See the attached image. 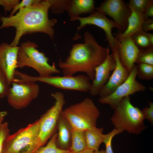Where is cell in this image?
I'll return each instance as SVG.
<instances>
[{
	"label": "cell",
	"mask_w": 153,
	"mask_h": 153,
	"mask_svg": "<svg viewBox=\"0 0 153 153\" xmlns=\"http://www.w3.org/2000/svg\"><path fill=\"white\" fill-rule=\"evenodd\" d=\"M51 3V0H41L37 3L20 9L13 16L0 17L2 23L0 29L12 27L15 28V36L10 44V46H17L21 37L27 34L43 33L53 39V27L57 20L48 18Z\"/></svg>",
	"instance_id": "cell-1"
},
{
	"label": "cell",
	"mask_w": 153,
	"mask_h": 153,
	"mask_svg": "<svg viewBox=\"0 0 153 153\" xmlns=\"http://www.w3.org/2000/svg\"><path fill=\"white\" fill-rule=\"evenodd\" d=\"M84 38L83 43L73 45L69 55L64 61L60 60L58 65L63 75H73L78 72H83L92 81L95 68L105 60L110 52V48L99 45L89 32L84 33Z\"/></svg>",
	"instance_id": "cell-2"
},
{
	"label": "cell",
	"mask_w": 153,
	"mask_h": 153,
	"mask_svg": "<svg viewBox=\"0 0 153 153\" xmlns=\"http://www.w3.org/2000/svg\"><path fill=\"white\" fill-rule=\"evenodd\" d=\"M114 109L111 121L115 128L138 135L147 128L141 110L132 104L129 96L123 98Z\"/></svg>",
	"instance_id": "cell-3"
},
{
	"label": "cell",
	"mask_w": 153,
	"mask_h": 153,
	"mask_svg": "<svg viewBox=\"0 0 153 153\" xmlns=\"http://www.w3.org/2000/svg\"><path fill=\"white\" fill-rule=\"evenodd\" d=\"M100 114L93 101L89 98L71 105L61 113L73 129L83 131L97 127Z\"/></svg>",
	"instance_id": "cell-4"
},
{
	"label": "cell",
	"mask_w": 153,
	"mask_h": 153,
	"mask_svg": "<svg viewBox=\"0 0 153 153\" xmlns=\"http://www.w3.org/2000/svg\"><path fill=\"white\" fill-rule=\"evenodd\" d=\"M40 119L9 134L2 153H35L40 147L38 143Z\"/></svg>",
	"instance_id": "cell-5"
},
{
	"label": "cell",
	"mask_w": 153,
	"mask_h": 153,
	"mask_svg": "<svg viewBox=\"0 0 153 153\" xmlns=\"http://www.w3.org/2000/svg\"><path fill=\"white\" fill-rule=\"evenodd\" d=\"M38 47L35 43L29 41L21 44L18 52V68L26 66L32 67L42 76L60 73V71L56 67L55 63L49 64L48 58L37 48Z\"/></svg>",
	"instance_id": "cell-6"
},
{
	"label": "cell",
	"mask_w": 153,
	"mask_h": 153,
	"mask_svg": "<svg viewBox=\"0 0 153 153\" xmlns=\"http://www.w3.org/2000/svg\"><path fill=\"white\" fill-rule=\"evenodd\" d=\"M22 81L34 82L39 81L56 88L69 90L87 92L89 91L91 80L87 76L80 75L76 76L63 75L53 76L51 75L33 76L17 71L16 73Z\"/></svg>",
	"instance_id": "cell-7"
},
{
	"label": "cell",
	"mask_w": 153,
	"mask_h": 153,
	"mask_svg": "<svg viewBox=\"0 0 153 153\" xmlns=\"http://www.w3.org/2000/svg\"><path fill=\"white\" fill-rule=\"evenodd\" d=\"M51 96L55 99L54 104L40 118L38 141L40 147L44 145L56 132L58 121L65 103L64 94L61 92H56Z\"/></svg>",
	"instance_id": "cell-8"
},
{
	"label": "cell",
	"mask_w": 153,
	"mask_h": 153,
	"mask_svg": "<svg viewBox=\"0 0 153 153\" xmlns=\"http://www.w3.org/2000/svg\"><path fill=\"white\" fill-rule=\"evenodd\" d=\"M39 92V86L35 82L15 78L10 85L6 96L12 107L21 109L27 107L37 97Z\"/></svg>",
	"instance_id": "cell-9"
},
{
	"label": "cell",
	"mask_w": 153,
	"mask_h": 153,
	"mask_svg": "<svg viewBox=\"0 0 153 153\" xmlns=\"http://www.w3.org/2000/svg\"><path fill=\"white\" fill-rule=\"evenodd\" d=\"M137 72V65L135 64L127 78L111 94L105 97L99 98V102L101 104L108 105L114 109L124 98L137 92H144L145 86L136 79Z\"/></svg>",
	"instance_id": "cell-10"
},
{
	"label": "cell",
	"mask_w": 153,
	"mask_h": 153,
	"mask_svg": "<svg viewBox=\"0 0 153 153\" xmlns=\"http://www.w3.org/2000/svg\"><path fill=\"white\" fill-rule=\"evenodd\" d=\"M76 20L80 22V24L77 28L76 32L73 38V40H77L80 38L78 32L83 27L87 25H94L100 28L104 31L106 39L109 42L110 47L114 46L119 47L120 42L113 36L112 33V29L117 28V26L113 20L108 18L105 14L95 10L88 16H79Z\"/></svg>",
	"instance_id": "cell-11"
},
{
	"label": "cell",
	"mask_w": 153,
	"mask_h": 153,
	"mask_svg": "<svg viewBox=\"0 0 153 153\" xmlns=\"http://www.w3.org/2000/svg\"><path fill=\"white\" fill-rule=\"evenodd\" d=\"M95 10L112 18L119 33L123 32L126 29L131 10L123 0H105L95 8Z\"/></svg>",
	"instance_id": "cell-12"
},
{
	"label": "cell",
	"mask_w": 153,
	"mask_h": 153,
	"mask_svg": "<svg viewBox=\"0 0 153 153\" xmlns=\"http://www.w3.org/2000/svg\"><path fill=\"white\" fill-rule=\"evenodd\" d=\"M19 47L11 46L5 42L0 44V69L6 76L10 85L15 78L18 68L17 57Z\"/></svg>",
	"instance_id": "cell-13"
},
{
	"label": "cell",
	"mask_w": 153,
	"mask_h": 153,
	"mask_svg": "<svg viewBox=\"0 0 153 153\" xmlns=\"http://www.w3.org/2000/svg\"><path fill=\"white\" fill-rule=\"evenodd\" d=\"M110 48L115 61V66L108 81L99 94L100 98L105 97L111 94L127 78L129 74L120 61L118 47L114 46Z\"/></svg>",
	"instance_id": "cell-14"
},
{
	"label": "cell",
	"mask_w": 153,
	"mask_h": 153,
	"mask_svg": "<svg viewBox=\"0 0 153 153\" xmlns=\"http://www.w3.org/2000/svg\"><path fill=\"white\" fill-rule=\"evenodd\" d=\"M115 66L114 57L112 54L109 52L104 61L95 69L94 78L91 83L89 91L91 95H98L100 90L108 81L110 73L113 71Z\"/></svg>",
	"instance_id": "cell-15"
},
{
	"label": "cell",
	"mask_w": 153,
	"mask_h": 153,
	"mask_svg": "<svg viewBox=\"0 0 153 153\" xmlns=\"http://www.w3.org/2000/svg\"><path fill=\"white\" fill-rule=\"evenodd\" d=\"M118 52L120 61L124 67L129 73L135 63L140 49L131 37L120 42Z\"/></svg>",
	"instance_id": "cell-16"
},
{
	"label": "cell",
	"mask_w": 153,
	"mask_h": 153,
	"mask_svg": "<svg viewBox=\"0 0 153 153\" xmlns=\"http://www.w3.org/2000/svg\"><path fill=\"white\" fill-rule=\"evenodd\" d=\"M95 1L93 0H69L66 10L71 21L76 20L83 14H92L95 11Z\"/></svg>",
	"instance_id": "cell-17"
},
{
	"label": "cell",
	"mask_w": 153,
	"mask_h": 153,
	"mask_svg": "<svg viewBox=\"0 0 153 153\" xmlns=\"http://www.w3.org/2000/svg\"><path fill=\"white\" fill-rule=\"evenodd\" d=\"M129 7L131 10V13L128 20L127 27L123 32H118L116 34V37L119 42L142 31V24L145 18L143 14Z\"/></svg>",
	"instance_id": "cell-18"
},
{
	"label": "cell",
	"mask_w": 153,
	"mask_h": 153,
	"mask_svg": "<svg viewBox=\"0 0 153 153\" xmlns=\"http://www.w3.org/2000/svg\"><path fill=\"white\" fill-rule=\"evenodd\" d=\"M57 128L58 131L56 142L57 146L61 150H69L71 146L73 128L61 114L58 121Z\"/></svg>",
	"instance_id": "cell-19"
},
{
	"label": "cell",
	"mask_w": 153,
	"mask_h": 153,
	"mask_svg": "<svg viewBox=\"0 0 153 153\" xmlns=\"http://www.w3.org/2000/svg\"><path fill=\"white\" fill-rule=\"evenodd\" d=\"M103 128L97 127L84 131L87 147L94 151L99 150L101 144L103 142L105 134Z\"/></svg>",
	"instance_id": "cell-20"
},
{
	"label": "cell",
	"mask_w": 153,
	"mask_h": 153,
	"mask_svg": "<svg viewBox=\"0 0 153 153\" xmlns=\"http://www.w3.org/2000/svg\"><path fill=\"white\" fill-rule=\"evenodd\" d=\"M87 148L84 131L73 129L69 150L72 153H76Z\"/></svg>",
	"instance_id": "cell-21"
},
{
	"label": "cell",
	"mask_w": 153,
	"mask_h": 153,
	"mask_svg": "<svg viewBox=\"0 0 153 153\" xmlns=\"http://www.w3.org/2000/svg\"><path fill=\"white\" fill-rule=\"evenodd\" d=\"M57 133L55 132L45 145L39 148L35 153H72L69 150H61L57 146L56 143Z\"/></svg>",
	"instance_id": "cell-22"
},
{
	"label": "cell",
	"mask_w": 153,
	"mask_h": 153,
	"mask_svg": "<svg viewBox=\"0 0 153 153\" xmlns=\"http://www.w3.org/2000/svg\"><path fill=\"white\" fill-rule=\"evenodd\" d=\"M133 42L139 49L153 47L147 35V32L142 30L131 37Z\"/></svg>",
	"instance_id": "cell-23"
},
{
	"label": "cell",
	"mask_w": 153,
	"mask_h": 153,
	"mask_svg": "<svg viewBox=\"0 0 153 153\" xmlns=\"http://www.w3.org/2000/svg\"><path fill=\"white\" fill-rule=\"evenodd\" d=\"M137 76L140 79L150 80L153 78V65L144 63L137 64Z\"/></svg>",
	"instance_id": "cell-24"
},
{
	"label": "cell",
	"mask_w": 153,
	"mask_h": 153,
	"mask_svg": "<svg viewBox=\"0 0 153 153\" xmlns=\"http://www.w3.org/2000/svg\"><path fill=\"white\" fill-rule=\"evenodd\" d=\"M135 63L153 65V47L140 49Z\"/></svg>",
	"instance_id": "cell-25"
},
{
	"label": "cell",
	"mask_w": 153,
	"mask_h": 153,
	"mask_svg": "<svg viewBox=\"0 0 153 153\" xmlns=\"http://www.w3.org/2000/svg\"><path fill=\"white\" fill-rule=\"evenodd\" d=\"M123 131L114 128L109 133L105 134L103 142L105 145V153H114L112 147V141L113 138L116 135Z\"/></svg>",
	"instance_id": "cell-26"
},
{
	"label": "cell",
	"mask_w": 153,
	"mask_h": 153,
	"mask_svg": "<svg viewBox=\"0 0 153 153\" xmlns=\"http://www.w3.org/2000/svg\"><path fill=\"white\" fill-rule=\"evenodd\" d=\"M149 0H130L128 6L136 11L144 14Z\"/></svg>",
	"instance_id": "cell-27"
},
{
	"label": "cell",
	"mask_w": 153,
	"mask_h": 153,
	"mask_svg": "<svg viewBox=\"0 0 153 153\" xmlns=\"http://www.w3.org/2000/svg\"><path fill=\"white\" fill-rule=\"evenodd\" d=\"M69 0H51L50 7L54 13H61L66 9Z\"/></svg>",
	"instance_id": "cell-28"
},
{
	"label": "cell",
	"mask_w": 153,
	"mask_h": 153,
	"mask_svg": "<svg viewBox=\"0 0 153 153\" xmlns=\"http://www.w3.org/2000/svg\"><path fill=\"white\" fill-rule=\"evenodd\" d=\"M10 86L6 76L0 69V99L6 96Z\"/></svg>",
	"instance_id": "cell-29"
},
{
	"label": "cell",
	"mask_w": 153,
	"mask_h": 153,
	"mask_svg": "<svg viewBox=\"0 0 153 153\" xmlns=\"http://www.w3.org/2000/svg\"><path fill=\"white\" fill-rule=\"evenodd\" d=\"M9 133L8 122L3 123L0 126V153H2L4 143Z\"/></svg>",
	"instance_id": "cell-30"
},
{
	"label": "cell",
	"mask_w": 153,
	"mask_h": 153,
	"mask_svg": "<svg viewBox=\"0 0 153 153\" xmlns=\"http://www.w3.org/2000/svg\"><path fill=\"white\" fill-rule=\"evenodd\" d=\"M41 1L39 0H23L14 7L11 10V13L9 16H11L14 15L15 13L17 11L22 8L29 7L39 3Z\"/></svg>",
	"instance_id": "cell-31"
},
{
	"label": "cell",
	"mask_w": 153,
	"mask_h": 153,
	"mask_svg": "<svg viewBox=\"0 0 153 153\" xmlns=\"http://www.w3.org/2000/svg\"><path fill=\"white\" fill-rule=\"evenodd\" d=\"M149 107L146 106L141 110L144 119H147L153 124V103L148 101Z\"/></svg>",
	"instance_id": "cell-32"
},
{
	"label": "cell",
	"mask_w": 153,
	"mask_h": 153,
	"mask_svg": "<svg viewBox=\"0 0 153 153\" xmlns=\"http://www.w3.org/2000/svg\"><path fill=\"white\" fill-rule=\"evenodd\" d=\"M142 31L146 32L153 30V18H145L142 24Z\"/></svg>",
	"instance_id": "cell-33"
},
{
	"label": "cell",
	"mask_w": 153,
	"mask_h": 153,
	"mask_svg": "<svg viewBox=\"0 0 153 153\" xmlns=\"http://www.w3.org/2000/svg\"><path fill=\"white\" fill-rule=\"evenodd\" d=\"M144 15L146 18H153V0H149L146 8Z\"/></svg>",
	"instance_id": "cell-34"
},
{
	"label": "cell",
	"mask_w": 153,
	"mask_h": 153,
	"mask_svg": "<svg viewBox=\"0 0 153 153\" xmlns=\"http://www.w3.org/2000/svg\"><path fill=\"white\" fill-rule=\"evenodd\" d=\"M11 4L10 0H0V5L2 6L5 10L8 9Z\"/></svg>",
	"instance_id": "cell-35"
},
{
	"label": "cell",
	"mask_w": 153,
	"mask_h": 153,
	"mask_svg": "<svg viewBox=\"0 0 153 153\" xmlns=\"http://www.w3.org/2000/svg\"><path fill=\"white\" fill-rule=\"evenodd\" d=\"M7 114V112L5 111H1L0 112V126L3 123V120Z\"/></svg>",
	"instance_id": "cell-36"
},
{
	"label": "cell",
	"mask_w": 153,
	"mask_h": 153,
	"mask_svg": "<svg viewBox=\"0 0 153 153\" xmlns=\"http://www.w3.org/2000/svg\"><path fill=\"white\" fill-rule=\"evenodd\" d=\"M76 153H94V151L87 148L85 149Z\"/></svg>",
	"instance_id": "cell-37"
},
{
	"label": "cell",
	"mask_w": 153,
	"mask_h": 153,
	"mask_svg": "<svg viewBox=\"0 0 153 153\" xmlns=\"http://www.w3.org/2000/svg\"><path fill=\"white\" fill-rule=\"evenodd\" d=\"M94 153H105V150H99L94 151Z\"/></svg>",
	"instance_id": "cell-38"
}]
</instances>
